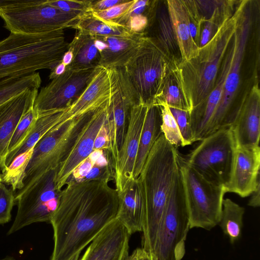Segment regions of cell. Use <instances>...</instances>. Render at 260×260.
Here are the masks:
<instances>
[{
    "instance_id": "6da1fadb",
    "label": "cell",
    "mask_w": 260,
    "mask_h": 260,
    "mask_svg": "<svg viewBox=\"0 0 260 260\" xmlns=\"http://www.w3.org/2000/svg\"><path fill=\"white\" fill-rule=\"evenodd\" d=\"M108 183L70 181L61 190L50 223L54 240L50 260H71L117 218L118 191Z\"/></svg>"
},
{
    "instance_id": "7a4b0ae2",
    "label": "cell",
    "mask_w": 260,
    "mask_h": 260,
    "mask_svg": "<svg viewBox=\"0 0 260 260\" xmlns=\"http://www.w3.org/2000/svg\"><path fill=\"white\" fill-rule=\"evenodd\" d=\"M180 155L162 133L135 179L143 205L142 249L152 254L172 187L180 170Z\"/></svg>"
},
{
    "instance_id": "3957f363",
    "label": "cell",
    "mask_w": 260,
    "mask_h": 260,
    "mask_svg": "<svg viewBox=\"0 0 260 260\" xmlns=\"http://www.w3.org/2000/svg\"><path fill=\"white\" fill-rule=\"evenodd\" d=\"M248 2L240 1L224 17L210 41L200 48L198 55L179 64L192 110L202 106L213 89L240 15Z\"/></svg>"
},
{
    "instance_id": "277c9868",
    "label": "cell",
    "mask_w": 260,
    "mask_h": 260,
    "mask_svg": "<svg viewBox=\"0 0 260 260\" xmlns=\"http://www.w3.org/2000/svg\"><path fill=\"white\" fill-rule=\"evenodd\" d=\"M63 29L27 35L11 33L0 41V80L51 71L67 51Z\"/></svg>"
},
{
    "instance_id": "5b68a950",
    "label": "cell",
    "mask_w": 260,
    "mask_h": 260,
    "mask_svg": "<svg viewBox=\"0 0 260 260\" xmlns=\"http://www.w3.org/2000/svg\"><path fill=\"white\" fill-rule=\"evenodd\" d=\"M0 17L11 33L27 35L72 28L81 17L52 7L46 0H0Z\"/></svg>"
},
{
    "instance_id": "8992f818",
    "label": "cell",
    "mask_w": 260,
    "mask_h": 260,
    "mask_svg": "<svg viewBox=\"0 0 260 260\" xmlns=\"http://www.w3.org/2000/svg\"><path fill=\"white\" fill-rule=\"evenodd\" d=\"M97 110L61 121L38 141L26 170L23 187L59 167Z\"/></svg>"
},
{
    "instance_id": "52a82bcc",
    "label": "cell",
    "mask_w": 260,
    "mask_h": 260,
    "mask_svg": "<svg viewBox=\"0 0 260 260\" xmlns=\"http://www.w3.org/2000/svg\"><path fill=\"white\" fill-rule=\"evenodd\" d=\"M179 63L155 39L145 35L138 50L124 68L140 102L150 105L165 78Z\"/></svg>"
},
{
    "instance_id": "ba28073f",
    "label": "cell",
    "mask_w": 260,
    "mask_h": 260,
    "mask_svg": "<svg viewBox=\"0 0 260 260\" xmlns=\"http://www.w3.org/2000/svg\"><path fill=\"white\" fill-rule=\"evenodd\" d=\"M180 162L189 228L210 230L219 222L226 193L224 187L204 178L181 155Z\"/></svg>"
},
{
    "instance_id": "9c48e42d",
    "label": "cell",
    "mask_w": 260,
    "mask_h": 260,
    "mask_svg": "<svg viewBox=\"0 0 260 260\" xmlns=\"http://www.w3.org/2000/svg\"><path fill=\"white\" fill-rule=\"evenodd\" d=\"M189 229L180 170L168 199L153 252L150 255L154 260H181L185 252V241Z\"/></svg>"
},
{
    "instance_id": "30bf717a",
    "label": "cell",
    "mask_w": 260,
    "mask_h": 260,
    "mask_svg": "<svg viewBox=\"0 0 260 260\" xmlns=\"http://www.w3.org/2000/svg\"><path fill=\"white\" fill-rule=\"evenodd\" d=\"M236 148L231 127L208 135L186 157L183 158L189 166L204 178L224 187L232 175Z\"/></svg>"
},
{
    "instance_id": "8fae6325",
    "label": "cell",
    "mask_w": 260,
    "mask_h": 260,
    "mask_svg": "<svg viewBox=\"0 0 260 260\" xmlns=\"http://www.w3.org/2000/svg\"><path fill=\"white\" fill-rule=\"evenodd\" d=\"M251 26L248 5L243 9L232 40L231 61L225 80L223 92L209 127L207 135L217 131L231 127L240 108L235 104V94L240 80V71Z\"/></svg>"
},
{
    "instance_id": "7c38bea8",
    "label": "cell",
    "mask_w": 260,
    "mask_h": 260,
    "mask_svg": "<svg viewBox=\"0 0 260 260\" xmlns=\"http://www.w3.org/2000/svg\"><path fill=\"white\" fill-rule=\"evenodd\" d=\"M56 171L46 172L14 193L18 209L8 235L32 223H50L60 192L56 188Z\"/></svg>"
},
{
    "instance_id": "4fadbf2b",
    "label": "cell",
    "mask_w": 260,
    "mask_h": 260,
    "mask_svg": "<svg viewBox=\"0 0 260 260\" xmlns=\"http://www.w3.org/2000/svg\"><path fill=\"white\" fill-rule=\"evenodd\" d=\"M98 67L79 71L66 69L41 89L34 102V109L39 115L68 107L85 89Z\"/></svg>"
},
{
    "instance_id": "5bb4252c",
    "label": "cell",
    "mask_w": 260,
    "mask_h": 260,
    "mask_svg": "<svg viewBox=\"0 0 260 260\" xmlns=\"http://www.w3.org/2000/svg\"><path fill=\"white\" fill-rule=\"evenodd\" d=\"M148 106L140 102L131 110L122 145L114 165V179L118 192L122 191L135 179L136 160Z\"/></svg>"
},
{
    "instance_id": "9a60e30c",
    "label": "cell",
    "mask_w": 260,
    "mask_h": 260,
    "mask_svg": "<svg viewBox=\"0 0 260 260\" xmlns=\"http://www.w3.org/2000/svg\"><path fill=\"white\" fill-rule=\"evenodd\" d=\"M108 104L95 111L67 158L57 169L55 183L58 191L64 187L73 171L92 152L96 135L107 118Z\"/></svg>"
},
{
    "instance_id": "2e32d148",
    "label": "cell",
    "mask_w": 260,
    "mask_h": 260,
    "mask_svg": "<svg viewBox=\"0 0 260 260\" xmlns=\"http://www.w3.org/2000/svg\"><path fill=\"white\" fill-rule=\"evenodd\" d=\"M260 148L237 147L232 175L225 192L242 198L250 196L259 186Z\"/></svg>"
},
{
    "instance_id": "e0dca14e",
    "label": "cell",
    "mask_w": 260,
    "mask_h": 260,
    "mask_svg": "<svg viewBox=\"0 0 260 260\" xmlns=\"http://www.w3.org/2000/svg\"><path fill=\"white\" fill-rule=\"evenodd\" d=\"M130 235L116 219L91 242L80 260H126Z\"/></svg>"
},
{
    "instance_id": "ac0fdd59",
    "label": "cell",
    "mask_w": 260,
    "mask_h": 260,
    "mask_svg": "<svg viewBox=\"0 0 260 260\" xmlns=\"http://www.w3.org/2000/svg\"><path fill=\"white\" fill-rule=\"evenodd\" d=\"M231 127L237 147L259 146L260 92L257 84L254 85L241 100L240 110Z\"/></svg>"
},
{
    "instance_id": "d6986e66",
    "label": "cell",
    "mask_w": 260,
    "mask_h": 260,
    "mask_svg": "<svg viewBox=\"0 0 260 260\" xmlns=\"http://www.w3.org/2000/svg\"><path fill=\"white\" fill-rule=\"evenodd\" d=\"M38 89H27L0 106V171L6 168L8 145L15 128L22 115L31 107ZM1 175V173H0Z\"/></svg>"
},
{
    "instance_id": "ffe728a7",
    "label": "cell",
    "mask_w": 260,
    "mask_h": 260,
    "mask_svg": "<svg viewBox=\"0 0 260 260\" xmlns=\"http://www.w3.org/2000/svg\"><path fill=\"white\" fill-rule=\"evenodd\" d=\"M232 55L230 45L221 64L215 85L206 102L190 113V125L194 142L201 141L207 135L215 112L222 96L225 80Z\"/></svg>"
},
{
    "instance_id": "44dd1931",
    "label": "cell",
    "mask_w": 260,
    "mask_h": 260,
    "mask_svg": "<svg viewBox=\"0 0 260 260\" xmlns=\"http://www.w3.org/2000/svg\"><path fill=\"white\" fill-rule=\"evenodd\" d=\"M100 53L99 66L108 69L124 67L141 45L144 33L129 37L94 36Z\"/></svg>"
},
{
    "instance_id": "7402d4cb",
    "label": "cell",
    "mask_w": 260,
    "mask_h": 260,
    "mask_svg": "<svg viewBox=\"0 0 260 260\" xmlns=\"http://www.w3.org/2000/svg\"><path fill=\"white\" fill-rule=\"evenodd\" d=\"M166 3L168 13L179 51L180 62L187 61L198 55L200 47L193 41L190 35L184 0H168Z\"/></svg>"
},
{
    "instance_id": "603a6c76",
    "label": "cell",
    "mask_w": 260,
    "mask_h": 260,
    "mask_svg": "<svg viewBox=\"0 0 260 260\" xmlns=\"http://www.w3.org/2000/svg\"><path fill=\"white\" fill-rule=\"evenodd\" d=\"M118 194L119 209L116 219L130 235L142 232L143 205L135 179Z\"/></svg>"
},
{
    "instance_id": "cb8c5ba5",
    "label": "cell",
    "mask_w": 260,
    "mask_h": 260,
    "mask_svg": "<svg viewBox=\"0 0 260 260\" xmlns=\"http://www.w3.org/2000/svg\"><path fill=\"white\" fill-rule=\"evenodd\" d=\"M160 103H165L170 108L190 113L192 111L179 64L170 72L163 81L153 104Z\"/></svg>"
},
{
    "instance_id": "d4e9b609",
    "label": "cell",
    "mask_w": 260,
    "mask_h": 260,
    "mask_svg": "<svg viewBox=\"0 0 260 260\" xmlns=\"http://www.w3.org/2000/svg\"><path fill=\"white\" fill-rule=\"evenodd\" d=\"M67 50L72 52L73 60L66 69L79 71L99 67L100 53L94 36L78 31Z\"/></svg>"
},
{
    "instance_id": "484cf974",
    "label": "cell",
    "mask_w": 260,
    "mask_h": 260,
    "mask_svg": "<svg viewBox=\"0 0 260 260\" xmlns=\"http://www.w3.org/2000/svg\"><path fill=\"white\" fill-rule=\"evenodd\" d=\"M161 123L159 107L154 104L149 105L140 136L134 172V179L139 175L151 149L162 134Z\"/></svg>"
},
{
    "instance_id": "4316f807",
    "label": "cell",
    "mask_w": 260,
    "mask_h": 260,
    "mask_svg": "<svg viewBox=\"0 0 260 260\" xmlns=\"http://www.w3.org/2000/svg\"><path fill=\"white\" fill-rule=\"evenodd\" d=\"M63 109L39 114L26 138L16 148L7 155L6 167L17 155L34 148L38 141L58 123L67 120L63 115Z\"/></svg>"
},
{
    "instance_id": "83f0119b",
    "label": "cell",
    "mask_w": 260,
    "mask_h": 260,
    "mask_svg": "<svg viewBox=\"0 0 260 260\" xmlns=\"http://www.w3.org/2000/svg\"><path fill=\"white\" fill-rule=\"evenodd\" d=\"M72 28L92 36L129 37L136 34L124 26L99 19L91 12L83 15Z\"/></svg>"
},
{
    "instance_id": "f1b7e54d",
    "label": "cell",
    "mask_w": 260,
    "mask_h": 260,
    "mask_svg": "<svg viewBox=\"0 0 260 260\" xmlns=\"http://www.w3.org/2000/svg\"><path fill=\"white\" fill-rule=\"evenodd\" d=\"M244 212V208L232 200L228 198L223 200L218 225L223 233L229 237L232 244L241 237Z\"/></svg>"
},
{
    "instance_id": "f546056e",
    "label": "cell",
    "mask_w": 260,
    "mask_h": 260,
    "mask_svg": "<svg viewBox=\"0 0 260 260\" xmlns=\"http://www.w3.org/2000/svg\"><path fill=\"white\" fill-rule=\"evenodd\" d=\"M42 80L39 73L0 80V106L27 89H39Z\"/></svg>"
},
{
    "instance_id": "4dcf8cb0",
    "label": "cell",
    "mask_w": 260,
    "mask_h": 260,
    "mask_svg": "<svg viewBox=\"0 0 260 260\" xmlns=\"http://www.w3.org/2000/svg\"><path fill=\"white\" fill-rule=\"evenodd\" d=\"M151 1L135 0L128 11L113 22L124 26L134 33H144L148 24Z\"/></svg>"
},
{
    "instance_id": "1f68e13d",
    "label": "cell",
    "mask_w": 260,
    "mask_h": 260,
    "mask_svg": "<svg viewBox=\"0 0 260 260\" xmlns=\"http://www.w3.org/2000/svg\"><path fill=\"white\" fill-rule=\"evenodd\" d=\"M33 149L17 155L1 174L2 182L10 185L13 191L23 187L26 170L31 158Z\"/></svg>"
},
{
    "instance_id": "d6a6232c",
    "label": "cell",
    "mask_w": 260,
    "mask_h": 260,
    "mask_svg": "<svg viewBox=\"0 0 260 260\" xmlns=\"http://www.w3.org/2000/svg\"><path fill=\"white\" fill-rule=\"evenodd\" d=\"M156 105L160 109L161 118V131L164 137L175 147H183V140L181 133L170 107L164 103H160Z\"/></svg>"
},
{
    "instance_id": "836d02e7",
    "label": "cell",
    "mask_w": 260,
    "mask_h": 260,
    "mask_svg": "<svg viewBox=\"0 0 260 260\" xmlns=\"http://www.w3.org/2000/svg\"><path fill=\"white\" fill-rule=\"evenodd\" d=\"M38 116V114L33 107L22 115L10 139L8 154L16 148L26 138Z\"/></svg>"
},
{
    "instance_id": "e575fe53",
    "label": "cell",
    "mask_w": 260,
    "mask_h": 260,
    "mask_svg": "<svg viewBox=\"0 0 260 260\" xmlns=\"http://www.w3.org/2000/svg\"><path fill=\"white\" fill-rule=\"evenodd\" d=\"M188 27L193 41L199 46L203 24L206 19L201 13L196 1H184Z\"/></svg>"
},
{
    "instance_id": "d590c367",
    "label": "cell",
    "mask_w": 260,
    "mask_h": 260,
    "mask_svg": "<svg viewBox=\"0 0 260 260\" xmlns=\"http://www.w3.org/2000/svg\"><path fill=\"white\" fill-rule=\"evenodd\" d=\"M48 4L66 13L77 15L82 17L91 12V1L76 0H46Z\"/></svg>"
},
{
    "instance_id": "8d00e7d4",
    "label": "cell",
    "mask_w": 260,
    "mask_h": 260,
    "mask_svg": "<svg viewBox=\"0 0 260 260\" xmlns=\"http://www.w3.org/2000/svg\"><path fill=\"white\" fill-rule=\"evenodd\" d=\"M16 203L12 189L8 188L3 182H0V224L9 222L11 211Z\"/></svg>"
},
{
    "instance_id": "74e56055",
    "label": "cell",
    "mask_w": 260,
    "mask_h": 260,
    "mask_svg": "<svg viewBox=\"0 0 260 260\" xmlns=\"http://www.w3.org/2000/svg\"><path fill=\"white\" fill-rule=\"evenodd\" d=\"M170 109L181 133L184 146L191 144L194 141L190 125V113L170 107Z\"/></svg>"
},
{
    "instance_id": "f35d334b",
    "label": "cell",
    "mask_w": 260,
    "mask_h": 260,
    "mask_svg": "<svg viewBox=\"0 0 260 260\" xmlns=\"http://www.w3.org/2000/svg\"><path fill=\"white\" fill-rule=\"evenodd\" d=\"M135 0L127 1L103 11H91L95 17L106 22H113L125 14L134 4Z\"/></svg>"
},
{
    "instance_id": "ab89813d",
    "label": "cell",
    "mask_w": 260,
    "mask_h": 260,
    "mask_svg": "<svg viewBox=\"0 0 260 260\" xmlns=\"http://www.w3.org/2000/svg\"><path fill=\"white\" fill-rule=\"evenodd\" d=\"M94 159L90 154L86 159L82 161L72 172L68 179L70 181L75 182L82 181L90 171L94 164ZM67 184V183H66Z\"/></svg>"
},
{
    "instance_id": "60d3db41",
    "label": "cell",
    "mask_w": 260,
    "mask_h": 260,
    "mask_svg": "<svg viewBox=\"0 0 260 260\" xmlns=\"http://www.w3.org/2000/svg\"><path fill=\"white\" fill-rule=\"evenodd\" d=\"M99 150H108L110 151L108 132L105 121L99 130L94 143L93 151Z\"/></svg>"
},
{
    "instance_id": "b9f144b4",
    "label": "cell",
    "mask_w": 260,
    "mask_h": 260,
    "mask_svg": "<svg viewBox=\"0 0 260 260\" xmlns=\"http://www.w3.org/2000/svg\"><path fill=\"white\" fill-rule=\"evenodd\" d=\"M127 0H101L93 1H91L90 4L91 11H103L110 8L124 3Z\"/></svg>"
},
{
    "instance_id": "7bdbcfd3",
    "label": "cell",
    "mask_w": 260,
    "mask_h": 260,
    "mask_svg": "<svg viewBox=\"0 0 260 260\" xmlns=\"http://www.w3.org/2000/svg\"><path fill=\"white\" fill-rule=\"evenodd\" d=\"M66 66L61 61L55 68L51 71L49 75V79H53L62 75L66 70Z\"/></svg>"
},
{
    "instance_id": "ee69618b",
    "label": "cell",
    "mask_w": 260,
    "mask_h": 260,
    "mask_svg": "<svg viewBox=\"0 0 260 260\" xmlns=\"http://www.w3.org/2000/svg\"><path fill=\"white\" fill-rule=\"evenodd\" d=\"M259 186L257 187L256 189L251 194V197L250 199L248 205L252 207H258L260 205V192Z\"/></svg>"
},
{
    "instance_id": "f6af8a7d",
    "label": "cell",
    "mask_w": 260,
    "mask_h": 260,
    "mask_svg": "<svg viewBox=\"0 0 260 260\" xmlns=\"http://www.w3.org/2000/svg\"><path fill=\"white\" fill-rule=\"evenodd\" d=\"M145 252L142 248H137L128 255L126 260H139Z\"/></svg>"
},
{
    "instance_id": "bcb514c9",
    "label": "cell",
    "mask_w": 260,
    "mask_h": 260,
    "mask_svg": "<svg viewBox=\"0 0 260 260\" xmlns=\"http://www.w3.org/2000/svg\"><path fill=\"white\" fill-rule=\"evenodd\" d=\"M73 60V54L72 52L69 50L64 53L61 59V62L66 66H69L72 62Z\"/></svg>"
},
{
    "instance_id": "7dc6e473",
    "label": "cell",
    "mask_w": 260,
    "mask_h": 260,
    "mask_svg": "<svg viewBox=\"0 0 260 260\" xmlns=\"http://www.w3.org/2000/svg\"><path fill=\"white\" fill-rule=\"evenodd\" d=\"M139 260H150V256L147 253L145 252Z\"/></svg>"
},
{
    "instance_id": "c3c4849f",
    "label": "cell",
    "mask_w": 260,
    "mask_h": 260,
    "mask_svg": "<svg viewBox=\"0 0 260 260\" xmlns=\"http://www.w3.org/2000/svg\"><path fill=\"white\" fill-rule=\"evenodd\" d=\"M0 260H16V259L13 256H7L3 259H1Z\"/></svg>"
},
{
    "instance_id": "681fc988",
    "label": "cell",
    "mask_w": 260,
    "mask_h": 260,
    "mask_svg": "<svg viewBox=\"0 0 260 260\" xmlns=\"http://www.w3.org/2000/svg\"><path fill=\"white\" fill-rule=\"evenodd\" d=\"M80 253L76 254L71 260H78Z\"/></svg>"
},
{
    "instance_id": "f907efd6",
    "label": "cell",
    "mask_w": 260,
    "mask_h": 260,
    "mask_svg": "<svg viewBox=\"0 0 260 260\" xmlns=\"http://www.w3.org/2000/svg\"><path fill=\"white\" fill-rule=\"evenodd\" d=\"M149 256H150V260H154L151 255H149Z\"/></svg>"
},
{
    "instance_id": "816d5d0a",
    "label": "cell",
    "mask_w": 260,
    "mask_h": 260,
    "mask_svg": "<svg viewBox=\"0 0 260 260\" xmlns=\"http://www.w3.org/2000/svg\"><path fill=\"white\" fill-rule=\"evenodd\" d=\"M2 181L1 177H0V182Z\"/></svg>"
},
{
    "instance_id": "f5cc1de1",
    "label": "cell",
    "mask_w": 260,
    "mask_h": 260,
    "mask_svg": "<svg viewBox=\"0 0 260 260\" xmlns=\"http://www.w3.org/2000/svg\"><path fill=\"white\" fill-rule=\"evenodd\" d=\"M0 177H1V175H0Z\"/></svg>"
}]
</instances>
